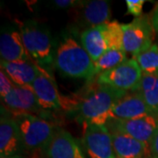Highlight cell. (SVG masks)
<instances>
[{
	"mask_svg": "<svg viewBox=\"0 0 158 158\" xmlns=\"http://www.w3.org/2000/svg\"><path fill=\"white\" fill-rule=\"evenodd\" d=\"M110 133L116 158H152L149 145L123 133Z\"/></svg>",
	"mask_w": 158,
	"mask_h": 158,
	"instance_id": "cell-16",
	"label": "cell"
},
{
	"mask_svg": "<svg viewBox=\"0 0 158 158\" xmlns=\"http://www.w3.org/2000/svg\"><path fill=\"white\" fill-rule=\"evenodd\" d=\"M138 91L153 115L158 117V77L142 72Z\"/></svg>",
	"mask_w": 158,
	"mask_h": 158,
	"instance_id": "cell-19",
	"label": "cell"
},
{
	"mask_svg": "<svg viewBox=\"0 0 158 158\" xmlns=\"http://www.w3.org/2000/svg\"><path fill=\"white\" fill-rule=\"evenodd\" d=\"M109 132H119L150 145L153 135L158 127V117L148 115L132 119L111 118L106 124Z\"/></svg>",
	"mask_w": 158,
	"mask_h": 158,
	"instance_id": "cell-8",
	"label": "cell"
},
{
	"mask_svg": "<svg viewBox=\"0 0 158 158\" xmlns=\"http://www.w3.org/2000/svg\"><path fill=\"white\" fill-rule=\"evenodd\" d=\"M150 16H151V20H152L153 27L155 30V33L158 34V3L154 7Z\"/></svg>",
	"mask_w": 158,
	"mask_h": 158,
	"instance_id": "cell-27",
	"label": "cell"
},
{
	"mask_svg": "<svg viewBox=\"0 0 158 158\" xmlns=\"http://www.w3.org/2000/svg\"><path fill=\"white\" fill-rule=\"evenodd\" d=\"M127 93L125 90L109 85L98 84L85 96L78 98V104L74 110L77 121L83 127L86 125L106 126L111 109Z\"/></svg>",
	"mask_w": 158,
	"mask_h": 158,
	"instance_id": "cell-1",
	"label": "cell"
},
{
	"mask_svg": "<svg viewBox=\"0 0 158 158\" xmlns=\"http://www.w3.org/2000/svg\"><path fill=\"white\" fill-rule=\"evenodd\" d=\"M79 1L75 0H54L52 1V6L56 9H73L78 5Z\"/></svg>",
	"mask_w": 158,
	"mask_h": 158,
	"instance_id": "cell-25",
	"label": "cell"
},
{
	"mask_svg": "<svg viewBox=\"0 0 158 158\" xmlns=\"http://www.w3.org/2000/svg\"><path fill=\"white\" fill-rule=\"evenodd\" d=\"M1 69L16 85H32L38 75V64L33 60L19 62L1 61Z\"/></svg>",
	"mask_w": 158,
	"mask_h": 158,
	"instance_id": "cell-17",
	"label": "cell"
},
{
	"mask_svg": "<svg viewBox=\"0 0 158 158\" xmlns=\"http://www.w3.org/2000/svg\"><path fill=\"white\" fill-rule=\"evenodd\" d=\"M45 150L47 158H85L73 136L60 128H57Z\"/></svg>",
	"mask_w": 158,
	"mask_h": 158,
	"instance_id": "cell-14",
	"label": "cell"
},
{
	"mask_svg": "<svg viewBox=\"0 0 158 158\" xmlns=\"http://www.w3.org/2000/svg\"><path fill=\"white\" fill-rule=\"evenodd\" d=\"M150 152L151 157L158 158V127L155 132L151 141H150Z\"/></svg>",
	"mask_w": 158,
	"mask_h": 158,
	"instance_id": "cell-26",
	"label": "cell"
},
{
	"mask_svg": "<svg viewBox=\"0 0 158 158\" xmlns=\"http://www.w3.org/2000/svg\"><path fill=\"white\" fill-rule=\"evenodd\" d=\"M19 32L31 59L43 68L51 66L56 51L48 30L38 23L28 21L20 26Z\"/></svg>",
	"mask_w": 158,
	"mask_h": 158,
	"instance_id": "cell-4",
	"label": "cell"
},
{
	"mask_svg": "<svg viewBox=\"0 0 158 158\" xmlns=\"http://www.w3.org/2000/svg\"><path fill=\"white\" fill-rule=\"evenodd\" d=\"M144 0H127V14H131L135 18H138L142 15V7L144 5Z\"/></svg>",
	"mask_w": 158,
	"mask_h": 158,
	"instance_id": "cell-24",
	"label": "cell"
},
{
	"mask_svg": "<svg viewBox=\"0 0 158 158\" xmlns=\"http://www.w3.org/2000/svg\"><path fill=\"white\" fill-rule=\"evenodd\" d=\"M54 65L65 77L87 81L95 77L94 62L84 47L70 36L64 37L57 46Z\"/></svg>",
	"mask_w": 158,
	"mask_h": 158,
	"instance_id": "cell-2",
	"label": "cell"
},
{
	"mask_svg": "<svg viewBox=\"0 0 158 158\" xmlns=\"http://www.w3.org/2000/svg\"><path fill=\"white\" fill-rule=\"evenodd\" d=\"M106 39L108 49L125 50L122 24L113 20L106 24Z\"/></svg>",
	"mask_w": 158,
	"mask_h": 158,
	"instance_id": "cell-22",
	"label": "cell"
},
{
	"mask_svg": "<svg viewBox=\"0 0 158 158\" xmlns=\"http://www.w3.org/2000/svg\"><path fill=\"white\" fill-rule=\"evenodd\" d=\"M127 60V52L125 50L107 49L94 62L95 77L117 67Z\"/></svg>",
	"mask_w": 158,
	"mask_h": 158,
	"instance_id": "cell-20",
	"label": "cell"
},
{
	"mask_svg": "<svg viewBox=\"0 0 158 158\" xmlns=\"http://www.w3.org/2000/svg\"><path fill=\"white\" fill-rule=\"evenodd\" d=\"M148 115L153 114L141 93L137 90L127 92L113 106L109 113V119H132Z\"/></svg>",
	"mask_w": 158,
	"mask_h": 158,
	"instance_id": "cell-12",
	"label": "cell"
},
{
	"mask_svg": "<svg viewBox=\"0 0 158 158\" xmlns=\"http://www.w3.org/2000/svg\"><path fill=\"white\" fill-rule=\"evenodd\" d=\"M15 84L11 81L6 73L1 69L0 71V97L1 98L6 97L11 92L12 89L15 87Z\"/></svg>",
	"mask_w": 158,
	"mask_h": 158,
	"instance_id": "cell-23",
	"label": "cell"
},
{
	"mask_svg": "<svg viewBox=\"0 0 158 158\" xmlns=\"http://www.w3.org/2000/svg\"><path fill=\"white\" fill-rule=\"evenodd\" d=\"M122 30L124 49L133 57L154 44L156 33L149 14H142L140 17L135 18L131 22L122 24Z\"/></svg>",
	"mask_w": 158,
	"mask_h": 158,
	"instance_id": "cell-6",
	"label": "cell"
},
{
	"mask_svg": "<svg viewBox=\"0 0 158 158\" xmlns=\"http://www.w3.org/2000/svg\"><path fill=\"white\" fill-rule=\"evenodd\" d=\"M83 144L90 158H116L112 135L106 126H84Z\"/></svg>",
	"mask_w": 158,
	"mask_h": 158,
	"instance_id": "cell-10",
	"label": "cell"
},
{
	"mask_svg": "<svg viewBox=\"0 0 158 158\" xmlns=\"http://www.w3.org/2000/svg\"><path fill=\"white\" fill-rule=\"evenodd\" d=\"M142 70L133 57L117 67L103 72L96 77L97 84L109 85L127 92L137 91L141 83Z\"/></svg>",
	"mask_w": 158,
	"mask_h": 158,
	"instance_id": "cell-7",
	"label": "cell"
},
{
	"mask_svg": "<svg viewBox=\"0 0 158 158\" xmlns=\"http://www.w3.org/2000/svg\"><path fill=\"white\" fill-rule=\"evenodd\" d=\"M1 61L19 62L32 60L23 43L21 34L14 28H5L0 35Z\"/></svg>",
	"mask_w": 158,
	"mask_h": 158,
	"instance_id": "cell-15",
	"label": "cell"
},
{
	"mask_svg": "<svg viewBox=\"0 0 158 158\" xmlns=\"http://www.w3.org/2000/svg\"><path fill=\"white\" fill-rule=\"evenodd\" d=\"M24 148L20 130L11 115H1L0 119V156L19 155Z\"/></svg>",
	"mask_w": 158,
	"mask_h": 158,
	"instance_id": "cell-13",
	"label": "cell"
},
{
	"mask_svg": "<svg viewBox=\"0 0 158 158\" xmlns=\"http://www.w3.org/2000/svg\"><path fill=\"white\" fill-rule=\"evenodd\" d=\"M138 62L143 73L158 77V45L154 43L148 49L133 57Z\"/></svg>",
	"mask_w": 158,
	"mask_h": 158,
	"instance_id": "cell-21",
	"label": "cell"
},
{
	"mask_svg": "<svg viewBox=\"0 0 158 158\" xmlns=\"http://www.w3.org/2000/svg\"><path fill=\"white\" fill-rule=\"evenodd\" d=\"M81 42L89 54L93 62H95L108 49L106 39V24L85 29L81 34Z\"/></svg>",
	"mask_w": 158,
	"mask_h": 158,
	"instance_id": "cell-18",
	"label": "cell"
},
{
	"mask_svg": "<svg viewBox=\"0 0 158 158\" xmlns=\"http://www.w3.org/2000/svg\"><path fill=\"white\" fill-rule=\"evenodd\" d=\"M20 130L24 148L27 150L45 149L57 127L54 122L35 114L10 112Z\"/></svg>",
	"mask_w": 158,
	"mask_h": 158,
	"instance_id": "cell-3",
	"label": "cell"
},
{
	"mask_svg": "<svg viewBox=\"0 0 158 158\" xmlns=\"http://www.w3.org/2000/svg\"><path fill=\"white\" fill-rule=\"evenodd\" d=\"M32 87L40 107L46 111L61 109L74 111L78 104L77 98L61 95L52 74L40 65H38V75Z\"/></svg>",
	"mask_w": 158,
	"mask_h": 158,
	"instance_id": "cell-5",
	"label": "cell"
},
{
	"mask_svg": "<svg viewBox=\"0 0 158 158\" xmlns=\"http://www.w3.org/2000/svg\"><path fill=\"white\" fill-rule=\"evenodd\" d=\"M71 11L76 22L85 30L107 24L112 17L110 3L105 0L79 1Z\"/></svg>",
	"mask_w": 158,
	"mask_h": 158,
	"instance_id": "cell-9",
	"label": "cell"
},
{
	"mask_svg": "<svg viewBox=\"0 0 158 158\" xmlns=\"http://www.w3.org/2000/svg\"><path fill=\"white\" fill-rule=\"evenodd\" d=\"M0 158H26L23 156L21 154L19 155H14V156H0Z\"/></svg>",
	"mask_w": 158,
	"mask_h": 158,
	"instance_id": "cell-28",
	"label": "cell"
},
{
	"mask_svg": "<svg viewBox=\"0 0 158 158\" xmlns=\"http://www.w3.org/2000/svg\"><path fill=\"white\" fill-rule=\"evenodd\" d=\"M1 100L10 112L40 114L45 111L39 105L32 85H15L11 92Z\"/></svg>",
	"mask_w": 158,
	"mask_h": 158,
	"instance_id": "cell-11",
	"label": "cell"
}]
</instances>
